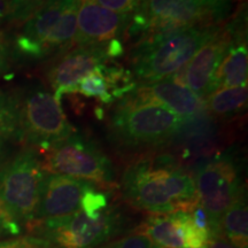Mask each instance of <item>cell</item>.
Returning <instances> with one entry per match:
<instances>
[{
  "instance_id": "1",
  "label": "cell",
  "mask_w": 248,
  "mask_h": 248,
  "mask_svg": "<svg viewBox=\"0 0 248 248\" xmlns=\"http://www.w3.org/2000/svg\"><path fill=\"white\" fill-rule=\"evenodd\" d=\"M123 199L141 212H188L198 202L194 175L168 153L132 161L121 181Z\"/></svg>"
},
{
  "instance_id": "2",
  "label": "cell",
  "mask_w": 248,
  "mask_h": 248,
  "mask_svg": "<svg viewBox=\"0 0 248 248\" xmlns=\"http://www.w3.org/2000/svg\"><path fill=\"white\" fill-rule=\"evenodd\" d=\"M219 27L185 28L139 40L132 52L133 75L142 84L170 78L188 63Z\"/></svg>"
},
{
  "instance_id": "3",
  "label": "cell",
  "mask_w": 248,
  "mask_h": 248,
  "mask_svg": "<svg viewBox=\"0 0 248 248\" xmlns=\"http://www.w3.org/2000/svg\"><path fill=\"white\" fill-rule=\"evenodd\" d=\"M233 7V0H146L131 15L126 36L170 32L191 27L219 26Z\"/></svg>"
},
{
  "instance_id": "4",
  "label": "cell",
  "mask_w": 248,
  "mask_h": 248,
  "mask_svg": "<svg viewBox=\"0 0 248 248\" xmlns=\"http://www.w3.org/2000/svg\"><path fill=\"white\" fill-rule=\"evenodd\" d=\"M77 8L78 0H42L16 36V51L23 57L40 59L73 47L77 33Z\"/></svg>"
},
{
  "instance_id": "5",
  "label": "cell",
  "mask_w": 248,
  "mask_h": 248,
  "mask_svg": "<svg viewBox=\"0 0 248 248\" xmlns=\"http://www.w3.org/2000/svg\"><path fill=\"white\" fill-rule=\"evenodd\" d=\"M184 119L167 108L125 95L110 117L113 135L124 146L167 144Z\"/></svg>"
},
{
  "instance_id": "6",
  "label": "cell",
  "mask_w": 248,
  "mask_h": 248,
  "mask_svg": "<svg viewBox=\"0 0 248 248\" xmlns=\"http://www.w3.org/2000/svg\"><path fill=\"white\" fill-rule=\"evenodd\" d=\"M40 153H43L40 162L45 172L82 179L102 188L115 186L110 160L83 136L71 133Z\"/></svg>"
},
{
  "instance_id": "7",
  "label": "cell",
  "mask_w": 248,
  "mask_h": 248,
  "mask_svg": "<svg viewBox=\"0 0 248 248\" xmlns=\"http://www.w3.org/2000/svg\"><path fill=\"white\" fill-rule=\"evenodd\" d=\"M14 100L17 135L40 152L74 133L60 101L42 86L28 89Z\"/></svg>"
},
{
  "instance_id": "8",
  "label": "cell",
  "mask_w": 248,
  "mask_h": 248,
  "mask_svg": "<svg viewBox=\"0 0 248 248\" xmlns=\"http://www.w3.org/2000/svg\"><path fill=\"white\" fill-rule=\"evenodd\" d=\"M45 175L38 152L31 147L0 171V198L18 224L31 226L35 222Z\"/></svg>"
},
{
  "instance_id": "9",
  "label": "cell",
  "mask_w": 248,
  "mask_h": 248,
  "mask_svg": "<svg viewBox=\"0 0 248 248\" xmlns=\"http://www.w3.org/2000/svg\"><path fill=\"white\" fill-rule=\"evenodd\" d=\"M194 184L198 201L208 212L217 234L223 214L245 194L239 170L230 156L221 155L197 169Z\"/></svg>"
},
{
  "instance_id": "10",
  "label": "cell",
  "mask_w": 248,
  "mask_h": 248,
  "mask_svg": "<svg viewBox=\"0 0 248 248\" xmlns=\"http://www.w3.org/2000/svg\"><path fill=\"white\" fill-rule=\"evenodd\" d=\"M123 53L124 45L120 39L105 44L75 45L67 49L47 73V80L55 99L60 101L64 94L75 93L76 86L83 77Z\"/></svg>"
},
{
  "instance_id": "11",
  "label": "cell",
  "mask_w": 248,
  "mask_h": 248,
  "mask_svg": "<svg viewBox=\"0 0 248 248\" xmlns=\"http://www.w3.org/2000/svg\"><path fill=\"white\" fill-rule=\"evenodd\" d=\"M48 240L60 248H97L120 231V217L106 209L97 216L78 210L61 218L40 223Z\"/></svg>"
},
{
  "instance_id": "12",
  "label": "cell",
  "mask_w": 248,
  "mask_h": 248,
  "mask_svg": "<svg viewBox=\"0 0 248 248\" xmlns=\"http://www.w3.org/2000/svg\"><path fill=\"white\" fill-rule=\"evenodd\" d=\"M168 142L175 150L170 155L190 171L221 156L224 147L216 121L206 109L183 120Z\"/></svg>"
},
{
  "instance_id": "13",
  "label": "cell",
  "mask_w": 248,
  "mask_h": 248,
  "mask_svg": "<svg viewBox=\"0 0 248 248\" xmlns=\"http://www.w3.org/2000/svg\"><path fill=\"white\" fill-rule=\"evenodd\" d=\"M237 24L238 20H235L228 26L219 27L212 38L201 46L188 63L170 78H179L175 82L187 86L204 100L212 91V84L219 64L235 39L239 37L237 33L243 32L238 29Z\"/></svg>"
},
{
  "instance_id": "14",
  "label": "cell",
  "mask_w": 248,
  "mask_h": 248,
  "mask_svg": "<svg viewBox=\"0 0 248 248\" xmlns=\"http://www.w3.org/2000/svg\"><path fill=\"white\" fill-rule=\"evenodd\" d=\"M92 185L94 184L69 176L46 173L35 222L30 228H36L43 222L61 218L78 212L85 192Z\"/></svg>"
},
{
  "instance_id": "15",
  "label": "cell",
  "mask_w": 248,
  "mask_h": 248,
  "mask_svg": "<svg viewBox=\"0 0 248 248\" xmlns=\"http://www.w3.org/2000/svg\"><path fill=\"white\" fill-rule=\"evenodd\" d=\"M131 15L102 7L95 0H78L75 45L105 44L126 35Z\"/></svg>"
},
{
  "instance_id": "16",
  "label": "cell",
  "mask_w": 248,
  "mask_h": 248,
  "mask_svg": "<svg viewBox=\"0 0 248 248\" xmlns=\"http://www.w3.org/2000/svg\"><path fill=\"white\" fill-rule=\"evenodd\" d=\"M129 95L137 100L160 105L181 119H187L204 109V102L199 95L171 78L136 86Z\"/></svg>"
},
{
  "instance_id": "17",
  "label": "cell",
  "mask_w": 248,
  "mask_h": 248,
  "mask_svg": "<svg viewBox=\"0 0 248 248\" xmlns=\"http://www.w3.org/2000/svg\"><path fill=\"white\" fill-rule=\"evenodd\" d=\"M131 73L119 66L102 64L83 77L76 86L75 93L110 104L122 99L136 88Z\"/></svg>"
},
{
  "instance_id": "18",
  "label": "cell",
  "mask_w": 248,
  "mask_h": 248,
  "mask_svg": "<svg viewBox=\"0 0 248 248\" xmlns=\"http://www.w3.org/2000/svg\"><path fill=\"white\" fill-rule=\"evenodd\" d=\"M247 78L248 51L246 38L239 36L228 51L222 63L219 64L210 93L218 89L247 86Z\"/></svg>"
},
{
  "instance_id": "19",
  "label": "cell",
  "mask_w": 248,
  "mask_h": 248,
  "mask_svg": "<svg viewBox=\"0 0 248 248\" xmlns=\"http://www.w3.org/2000/svg\"><path fill=\"white\" fill-rule=\"evenodd\" d=\"M135 233L145 235L161 248L184 247L181 212L150 215L135 229Z\"/></svg>"
},
{
  "instance_id": "20",
  "label": "cell",
  "mask_w": 248,
  "mask_h": 248,
  "mask_svg": "<svg viewBox=\"0 0 248 248\" xmlns=\"http://www.w3.org/2000/svg\"><path fill=\"white\" fill-rule=\"evenodd\" d=\"M217 234L235 247H248V209L245 194L223 214L217 226Z\"/></svg>"
},
{
  "instance_id": "21",
  "label": "cell",
  "mask_w": 248,
  "mask_h": 248,
  "mask_svg": "<svg viewBox=\"0 0 248 248\" xmlns=\"http://www.w3.org/2000/svg\"><path fill=\"white\" fill-rule=\"evenodd\" d=\"M248 101L247 86L218 89L204 99V109L214 117L234 116L246 109Z\"/></svg>"
},
{
  "instance_id": "22",
  "label": "cell",
  "mask_w": 248,
  "mask_h": 248,
  "mask_svg": "<svg viewBox=\"0 0 248 248\" xmlns=\"http://www.w3.org/2000/svg\"><path fill=\"white\" fill-rule=\"evenodd\" d=\"M11 135H17L15 100L0 91V138Z\"/></svg>"
},
{
  "instance_id": "23",
  "label": "cell",
  "mask_w": 248,
  "mask_h": 248,
  "mask_svg": "<svg viewBox=\"0 0 248 248\" xmlns=\"http://www.w3.org/2000/svg\"><path fill=\"white\" fill-rule=\"evenodd\" d=\"M102 7L119 14L132 15L141 7L146 0H95Z\"/></svg>"
},
{
  "instance_id": "24",
  "label": "cell",
  "mask_w": 248,
  "mask_h": 248,
  "mask_svg": "<svg viewBox=\"0 0 248 248\" xmlns=\"http://www.w3.org/2000/svg\"><path fill=\"white\" fill-rule=\"evenodd\" d=\"M104 248H161L145 237V235L133 233L113 243L108 244Z\"/></svg>"
},
{
  "instance_id": "25",
  "label": "cell",
  "mask_w": 248,
  "mask_h": 248,
  "mask_svg": "<svg viewBox=\"0 0 248 248\" xmlns=\"http://www.w3.org/2000/svg\"><path fill=\"white\" fill-rule=\"evenodd\" d=\"M21 233V226L15 221L6 208L4 201L0 198V235H17Z\"/></svg>"
},
{
  "instance_id": "26",
  "label": "cell",
  "mask_w": 248,
  "mask_h": 248,
  "mask_svg": "<svg viewBox=\"0 0 248 248\" xmlns=\"http://www.w3.org/2000/svg\"><path fill=\"white\" fill-rule=\"evenodd\" d=\"M49 243L33 237L16 238L0 241V248H48Z\"/></svg>"
},
{
  "instance_id": "27",
  "label": "cell",
  "mask_w": 248,
  "mask_h": 248,
  "mask_svg": "<svg viewBox=\"0 0 248 248\" xmlns=\"http://www.w3.org/2000/svg\"><path fill=\"white\" fill-rule=\"evenodd\" d=\"M15 6L11 0H0V24L7 20H13Z\"/></svg>"
},
{
  "instance_id": "28",
  "label": "cell",
  "mask_w": 248,
  "mask_h": 248,
  "mask_svg": "<svg viewBox=\"0 0 248 248\" xmlns=\"http://www.w3.org/2000/svg\"><path fill=\"white\" fill-rule=\"evenodd\" d=\"M208 248H238L219 234L213 235L208 244Z\"/></svg>"
},
{
  "instance_id": "29",
  "label": "cell",
  "mask_w": 248,
  "mask_h": 248,
  "mask_svg": "<svg viewBox=\"0 0 248 248\" xmlns=\"http://www.w3.org/2000/svg\"><path fill=\"white\" fill-rule=\"evenodd\" d=\"M6 63H7V44L4 35L0 32V75L6 69Z\"/></svg>"
},
{
  "instance_id": "30",
  "label": "cell",
  "mask_w": 248,
  "mask_h": 248,
  "mask_svg": "<svg viewBox=\"0 0 248 248\" xmlns=\"http://www.w3.org/2000/svg\"><path fill=\"white\" fill-rule=\"evenodd\" d=\"M11 1L13 2L15 6V13H14L13 20L16 21L17 18L20 17V15L22 14V12L24 11V9H26L28 6L33 4L36 0H11Z\"/></svg>"
},
{
  "instance_id": "31",
  "label": "cell",
  "mask_w": 248,
  "mask_h": 248,
  "mask_svg": "<svg viewBox=\"0 0 248 248\" xmlns=\"http://www.w3.org/2000/svg\"><path fill=\"white\" fill-rule=\"evenodd\" d=\"M182 248H185V247H182Z\"/></svg>"
},
{
  "instance_id": "32",
  "label": "cell",
  "mask_w": 248,
  "mask_h": 248,
  "mask_svg": "<svg viewBox=\"0 0 248 248\" xmlns=\"http://www.w3.org/2000/svg\"><path fill=\"white\" fill-rule=\"evenodd\" d=\"M0 139H1V138H0Z\"/></svg>"
}]
</instances>
